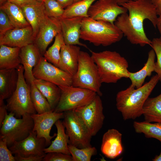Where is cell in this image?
Masks as SVG:
<instances>
[{"instance_id":"1","label":"cell","mask_w":161,"mask_h":161,"mask_svg":"<svg viewBox=\"0 0 161 161\" xmlns=\"http://www.w3.org/2000/svg\"><path fill=\"white\" fill-rule=\"evenodd\" d=\"M119 4L127 9L129 14L126 13L119 16L115 25L131 44L141 47L151 46V41L146 35L143 23L148 19L156 27L158 15L152 0H131Z\"/></svg>"},{"instance_id":"2","label":"cell","mask_w":161,"mask_h":161,"mask_svg":"<svg viewBox=\"0 0 161 161\" xmlns=\"http://www.w3.org/2000/svg\"><path fill=\"white\" fill-rule=\"evenodd\" d=\"M159 81L156 74L138 88L131 84L126 89L117 93L116 108L121 113L124 120H134L143 115L145 103Z\"/></svg>"},{"instance_id":"3","label":"cell","mask_w":161,"mask_h":161,"mask_svg":"<svg viewBox=\"0 0 161 161\" xmlns=\"http://www.w3.org/2000/svg\"><path fill=\"white\" fill-rule=\"evenodd\" d=\"M90 51L102 83H116L122 78H129L128 62L119 53L110 50Z\"/></svg>"},{"instance_id":"4","label":"cell","mask_w":161,"mask_h":161,"mask_svg":"<svg viewBox=\"0 0 161 161\" xmlns=\"http://www.w3.org/2000/svg\"><path fill=\"white\" fill-rule=\"evenodd\" d=\"M123 34L115 25L109 22L83 18L81 23L80 38L94 45L104 47L120 41Z\"/></svg>"},{"instance_id":"5","label":"cell","mask_w":161,"mask_h":161,"mask_svg":"<svg viewBox=\"0 0 161 161\" xmlns=\"http://www.w3.org/2000/svg\"><path fill=\"white\" fill-rule=\"evenodd\" d=\"M18 79L16 88L12 95L7 99V111L14 114L17 118L26 114L36 113L32 101L30 85L24 76V68L21 64L16 68Z\"/></svg>"},{"instance_id":"6","label":"cell","mask_w":161,"mask_h":161,"mask_svg":"<svg viewBox=\"0 0 161 161\" xmlns=\"http://www.w3.org/2000/svg\"><path fill=\"white\" fill-rule=\"evenodd\" d=\"M102 83L97 66L92 57L80 51L78 69L72 77V86L91 90L101 97Z\"/></svg>"},{"instance_id":"7","label":"cell","mask_w":161,"mask_h":161,"mask_svg":"<svg viewBox=\"0 0 161 161\" xmlns=\"http://www.w3.org/2000/svg\"><path fill=\"white\" fill-rule=\"evenodd\" d=\"M31 115L17 118L12 113H7L0 127V139L6 140L8 148L26 138L33 131L34 122Z\"/></svg>"},{"instance_id":"8","label":"cell","mask_w":161,"mask_h":161,"mask_svg":"<svg viewBox=\"0 0 161 161\" xmlns=\"http://www.w3.org/2000/svg\"><path fill=\"white\" fill-rule=\"evenodd\" d=\"M61 92L59 101L54 111L57 112L74 110L88 104L97 95L87 89L72 86H58Z\"/></svg>"},{"instance_id":"9","label":"cell","mask_w":161,"mask_h":161,"mask_svg":"<svg viewBox=\"0 0 161 161\" xmlns=\"http://www.w3.org/2000/svg\"><path fill=\"white\" fill-rule=\"evenodd\" d=\"M62 121L69 138V144L79 148L92 145V136L80 117L74 110L64 112Z\"/></svg>"},{"instance_id":"10","label":"cell","mask_w":161,"mask_h":161,"mask_svg":"<svg viewBox=\"0 0 161 161\" xmlns=\"http://www.w3.org/2000/svg\"><path fill=\"white\" fill-rule=\"evenodd\" d=\"M100 97L97 95L89 103L74 110L84 122L92 137L101 129L105 119Z\"/></svg>"},{"instance_id":"11","label":"cell","mask_w":161,"mask_h":161,"mask_svg":"<svg viewBox=\"0 0 161 161\" xmlns=\"http://www.w3.org/2000/svg\"><path fill=\"white\" fill-rule=\"evenodd\" d=\"M34 78L46 80L58 86H72L71 75L52 64L42 56L38 64L33 69Z\"/></svg>"},{"instance_id":"12","label":"cell","mask_w":161,"mask_h":161,"mask_svg":"<svg viewBox=\"0 0 161 161\" xmlns=\"http://www.w3.org/2000/svg\"><path fill=\"white\" fill-rule=\"evenodd\" d=\"M127 11L126 8L114 1L97 0L90 7L88 15L94 20L114 24L117 17Z\"/></svg>"},{"instance_id":"13","label":"cell","mask_w":161,"mask_h":161,"mask_svg":"<svg viewBox=\"0 0 161 161\" xmlns=\"http://www.w3.org/2000/svg\"><path fill=\"white\" fill-rule=\"evenodd\" d=\"M47 146L44 138L37 136L36 132L32 131L24 139L17 142L9 147L12 153L24 157L44 156V149Z\"/></svg>"},{"instance_id":"14","label":"cell","mask_w":161,"mask_h":161,"mask_svg":"<svg viewBox=\"0 0 161 161\" xmlns=\"http://www.w3.org/2000/svg\"><path fill=\"white\" fill-rule=\"evenodd\" d=\"M31 115L34 122L33 131L36 132L38 137L45 139L47 146L50 144L51 140L56 135L55 134L53 136H51V130L57 120L64 118V112L52 111L41 114L36 113Z\"/></svg>"},{"instance_id":"15","label":"cell","mask_w":161,"mask_h":161,"mask_svg":"<svg viewBox=\"0 0 161 161\" xmlns=\"http://www.w3.org/2000/svg\"><path fill=\"white\" fill-rule=\"evenodd\" d=\"M61 31L60 19L48 17L41 26L35 38L34 43L44 56L48 46L53 38Z\"/></svg>"},{"instance_id":"16","label":"cell","mask_w":161,"mask_h":161,"mask_svg":"<svg viewBox=\"0 0 161 161\" xmlns=\"http://www.w3.org/2000/svg\"><path fill=\"white\" fill-rule=\"evenodd\" d=\"M35 39L30 26L22 28H14L0 34V45L21 48L34 43Z\"/></svg>"},{"instance_id":"17","label":"cell","mask_w":161,"mask_h":161,"mask_svg":"<svg viewBox=\"0 0 161 161\" xmlns=\"http://www.w3.org/2000/svg\"><path fill=\"white\" fill-rule=\"evenodd\" d=\"M20 56L21 64L24 69V76L27 83L29 85L35 79L32 70L38 63L43 56L34 43L29 44L21 48Z\"/></svg>"},{"instance_id":"18","label":"cell","mask_w":161,"mask_h":161,"mask_svg":"<svg viewBox=\"0 0 161 161\" xmlns=\"http://www.w3.org/2000/svg\"><path fill=\"white\" fill-rule=\"evenodd\" d=\"M83 18L74 17L60 19L61 32L65 44L78 45L88 48L86 44L79 41L81 23Z\"/></svg>"},{"instance_id":"19","label":"cell","mask_w":161,"mask_h":161,"mask_svg":"<svg viewBox=\"0 0 161 161\" xmlns=\"http://www.w3.org/2000/svg\"><path fill=\"white\" fill-rule=\"evenodd\" d=\"M122 134L117 130L108 129L103 135L101 151L106 157L114 159L120 155L123 148L122 142Z\"/></svg>"},{"instance_id":"20","label":"cell","mask_w":161,"mask_h":161,"mask_svg":"<svg viewBox=\"0 0 161 161\" xmlns=\"http://www.w3.org/2000/svg\"><path fill=\"white\" fill-rule=\"evenodd\" d=\"M80 51L79 46L64 44L61 50L57 67L73 76L78 69Z\"/></svg>"},{"instance_id":"21","label":"cell","mask_w":161,"mask_h":161,"mask_svg":"<svg viewBox=\"0 0 161 161\" xmlns=\"http://www.w3.org/2000/svg\"><path fill=\"white\" fill-rule=\"evenodd\" d=\"M25 17L32 28L35 38L41 26L49 17L47 15L43 2L21 7Z\"/></svg>"},{"instance_id":"22","label":"cell","mask_w":161,"mask_h":161,"mask_svg":"<svg viewBox=\"0 0 161 161\" xmlns=\"http://www.w3.org/2000/svg\"><path fill=\"white\" fill-rule=\"evenodd\" d=\"M18 79L16 69H0V101L12 95L16 88Z\"/></svg>"},{"instance_id":"23","label":"cell","mask_w":161,"mask_h":161,"mask_svg":"<svg viewBox=\"0 0 161 161\" xmlns=\"http://www.w3.org/2000/svg\"><path fill=\"white\" fill-rule=\"evenodd\" d=\"M55 125L57 129L56 137L51 142L49 146L44 149V152L46 154L50 152H58L71 155L68 147L69 138L65 132V127L63 122L59 120Z\"/></svg>"},{"instance_id":"24","label":"cell","mask_w":161,"mask_h":161,"mask_svg":"<svg viewBox=\"0 0 161 161\" xmlns=\"http://www.w3.org/2000/svg\"><path fill=\"white\" fill-rule=\"evenodd\" d=\"M34 83L37 89L46 98L52 109L54 110L60 100L61 90L56 84L39 79H35Z\"/></svg>"},{"instance_id":"25","label":"cell","mask_w":161,"mask_h":161,"mask_svg":"<svg viewBox=\"0 0 161 161\" xmlns=\"http://www.w3.org/2000/svg\"><path fill=\"white\" fill-rule=\"evenodd\" d=\"M155 56L154 50L153 49L151 50L148 52L147 61L142 68L135 72H129V78L131 81V84L136 88L141 87L146 77L150 76L152 73L154 71Z\"/></svg>"},{"instance_id":"26","label":"cell","mask_w":161,"mask_h":161,"mask_svg":"<svg viewBox=\"0 0 161 161\" xmlns=\"http://www.w3.org/2000/svg\"><path fill=\"white\" fill-rule=\"evenodd\" d=\"M21 48L0 45V69H16L21 64Z\"/></svg>"},{"instance_id":"27","label":"cell","mask_w":161,"mask_h":161,"mask_svg":"<svg viewBox=\"0 0 161 161\" xmlns=\"http://www.w3.org/2000/svg\"><path fill=\"white\" fill-rule=\"evenodd\" d=\"M0 9L6 13L15 28H22L30 26L20 7L6 0L1 5Z\"/></svg>"},{"instance_id":"28","label":"cell","mask_w":161,"mask_h":161,"mask_svg":"<svg viewBox=\"0 0 161 161\" xmlns=\"http://www.w3.org/2000/svg\"><path fill=\"white\" fill-rule=\"evenodd\" d=\"M143 115L145 121L161 123V93L148 98L143 106Z\"/></svg>"},{"instance_id":"29","label":"cell","mask_w":161,"mask_h":161,"mask_svg":"<svg viewBox=\"0 0 161 161\" xmlns=\"http://www.w3.org/2000/svg\"><path fill=\"white\" fill-rule=\"evenodd\" d=\"M97 0H82L74 3L64 9L62 18L89 17L88 12L92 5Z\"/></svg>"},{"instance_id":"30","label":"cell","mask_w":161,"mask_h":161,"mask_svg":"<svg viewBox=\"0 0 161 161\" xmlns=\"http://www.w3.org/2000/svg\"><path fill=\"white\" fill-rule=\"evenodd\" d=\"M133 127L136 132L143 133L147 138H154L161 142V123H152L145 121H134Z\"/></svg>"},{"instance_id":"31","label":"cell","mask_w":161,"mask_h":161,"mask_svg":"<svg viewBox=\"0 0 161 161\" xmlns=\"http://www.w3.org/2000/svg\"><path fill=\"white\" fill-rule=\"evenodd\" d=\"M31 97L37 113L41 114L54 111L48 100L37 89L34 82L30 84Z\"/></svg>"},{"instance_id":"32","label":"cell","mask_w":161,"mask_h":161,"mask_svg":"<svg viewBox=\"0 0 161 161\" xmlns=\"http://www.w3.org/2000/svg\"><path fill=\"white\" fill-rule=\"evenodd\" d=\"M64 44V39L61 31L55 37L53 44L46 51L44 55L49 62L57 67L60 58L61 50Z\"/></svg>"},{"instance_id":"33","label":"cell","mask_w":161,"mask_h":161,"mask_svg":"<svg viewBox=\"0 0 161 161\" xmlns=\"http://www.w3.org/2000/svg\"><path fill=\"white\" fill-rule=\"evenodd\" d=\"M68 147L73 161H90L97 154V150L92 146L79 148L69 144Z\"/></svg>"},{"instance_id":"34","label":"cell","mask_w":161,"mask_h":161,"mask_svg":"<svg viewBox=\"0 0 161 161\" xmlns=\"http://www.w3.org/2000/svg\"><path fill=\"white\" fill-rule=\"evenodd\" d=\"M48 16L60 19L64 9L56 0H45L43 2Z\"/></svg>"},{"instance_id":"35","label":"cell","mask_w":161,"mask_h":161,"mask_svg":"<svg viewBox=\"0 0 161 161\" xmlns=\"http://www.w3.org/2000/svg\"><path fill=\"white\" fill-rule=\"evenodd\" d=\"M150 46L154 50L157 58L154 72L157 73L161 82V40L160 38H154Z\"/></svg>"},{"instance_id":"36","label":"cell","mask_w":161,"mask_h":161,"mask_svg":"<svg viewBox=\"0 0 161 161\" xmlns=\"http://www.w3.org/2000/svg\"><path fill=\"white\" fill-rule=\"evenodd\" d=\"M0 161H16L14 156L9 149L6 140L0 139Z\"/></svg>"},{"instance_id":"37","label":"cell","mask_w":161,"mask_h":161,"mask_svg":"<svg viewBox=\"0 0 161 161\" xmlns=\"http://www.w3.org/2000/svg\"><path fill=\"white\" fill-rule=\"evenodd\" d=\"M43 161H73L72 156L58 152L46 153L43 158Z\"/></svg>"},{"instance_id":"38","label":"cell","mask_w":161,"mask_h":161,"mask_svg":"<svg viewBox=\"0 0 161 161\" xmlns=\"http://www.w3.org/2000/svg\"><path fill=\"white\" fill-rule=\"evenodd\" d=\"M6 13L0 10V34L14 28Z\"/></svg>"},{"instance_id":"39","label":"cell","mask_w":161,"mask_h":161,"mask_svg":"<svg viewBox=\"0 0 161 161\" xmlns=\"http://www.w3.org/2000/svg\"><path fill=\"white\" fill-rule=\"evenodd\" d=\"M16 161H41L45 156H32L24 157L18 154H15Z\"/></svg>"},{"instance_id":"40","label":"cell","mask_w":161,"mask_h":161,"mask_svg":"<svg viewBox=\"0 0 161 161\" xmlns=\"http://www.w3.org/2000/svg\"><path fill=\"white\" fill-rule=\"evenodd\" d=\"M21 7L24 6L35 4L39 2L37 0H6Z\"/></svg>"},{"instance_id":"41","label":"cell","mask_w":161,"mask_h":161,"mask_svg":"<svg viewBox=\"0 0 161 161\" xmlns=\"http://www.w3.org/2000/svg\"><path fill=\"white\" fill-rule=\"evenodd\" d=\"M6 105L4 101H0V127L2 125L7 113Z\"/></svg>"},{"instance_id":"42","label":"cell","mask_w":161,"mask_h":161,"mask_svg":"<svg viewBox=\"0 0 161 161\" xmlns=\"http://www.w3.org/2000/svg\"><path fill=\"white\" fill-rule=\"evenodd\" d=\"M64 8H66L73 4L74 0H56Z\"/></svg>"},{"instance_id":"43","label":"cell","mask_w":161,"mask_h":161,"mask_svg":"<svg viewBox=\"0 0 161 161\" xmlns=\"http://www.w3.org/2000/svg\"><path fill=\"white\" fill-rule=\"evenodd\" d=\"M155 6L157 15L159 16L161 15V0H151Z\"/></svg>"},{"instance_id":"44","label":"cell","mask_w":161,"mask_h":161,"mask_svg":"<svg viewBox=\"0 0 161 161\" xmlns=\"http://www.w3.org/2000/svg\"><path fill=\"white\" fill-rule=\"evenodd\" d=\"M157 27L160 34V38L161 40V15L158 17L156 24V27Z\"/></svg>"},{"instance_id":"45","label":"cell","mask_w":161,"mask_h":161,"mask_svg":"<svg viewBox=\"0 0 161 161\" xmlns=\"http://www.w3.org/2000/svg\"><path fill=\"white\" fill-rule=\"evenodd\" d=\"M152 160L154 161H161V152L159 155L156 156Z\"/></svg>"},{"instance_id":"46","label":"cell","mask_w":161,"mask_h":161,"mask_svg":"<svg viewBox=\"0 0 161 161\" xmlns=\"http://www.w3.org/2000/svg\"><path fill=\"white\" fill-rule=\"evenodd\" d=\"M113 0L116 1L117 3H118L119 4H120L122 3L127 2V1H130L135 0Z\"/></svg>"},{"instance_id":"47","label":"cell","mask_w":161,"mask_h":161,"mask_svg":"<svg viewBox=\"0 0 161 161\" xmlns=\"http://www.w3.org/2000/svg\"><path fill=\"white\" fill-rule=\"evenodd\" d=\"M81 0H74V3L76 2L80 1Z\"/></svg>"},{"instance_id":"48","label":"cell","mask_w":161,"mask_h":161,"mask_svg":"<svg viewBox=\"0 0 161 161\" xmlns=\"http://www.w3.org/2000/svg\"><path fill=\"white\" fill-rule=\"evenodd\" d=\"M38 1H40V2H44V1L45 0H37Z\"/></svg>"},{"instance_id":"49","label":"cell","mask_w":161,"mask_h":161,"mask_svg":"<svg viewBox=\"0 0 161 161\" xmlns=\"http://www.w3.org/2000/svg\"><path fill=\"white\" fill-rule=\"evenodd\" d=\"M1 1H4V0H0Z\"/></svg>"}]
</instances>
